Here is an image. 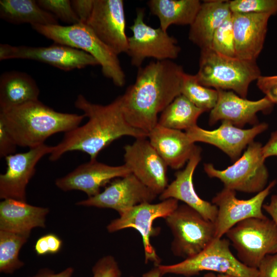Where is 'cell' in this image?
I'll return each mask as SVG.
<instances>
[{"label":"cell","instance_id":"obj_1","mask_svg":"<svg viewBox=\"0 0 277 277\" xmlns=\"http://www.w3.org/2000/svg\"><path fill=\"white\" fill-rule=\"evenodd\" d=\"M185 73L171 60L152 61L140 67L134 84L120 96L128 123L149 133L158 123L159 113L181 94Z\"/></svg>","mask_w":277,"mask_h":277},{"label":"cell","instance_id":"obj_2","mask_svg":"<svg viewBox=\"0 0 277 277\" xmlns=\"http://www.w3.org/2000/svg\"><path fill=\"white\" fill-rule=\"evenodd\" d=\"M74 106L88 120L84 125L65 133L62 140L53 146L49 157L51 161H57L72 151L85 152L90 160H94L103 149L123 136L136 139L148 137V133L132 127L126 121L120 96L108 104L101 105L91 103L80 94Z\"/></svg>","mask_w":277,"mask_h":277},{"label":"cell","instance_id":"obj_3","mask_svg":"<svg viewBox=\"0 0 277 277\" xmlns=\"http://www.w3.org/2000/svg\"><path fill=\"white\" fill-rule=\"evenodd\" d=\"M85 117L56 111L39 100L0 110V121L17 146L29 149L45 144L53 134L72 130Z\"/></svg>","mask_w":277,"mask_h":277},{"label":"cell","instance_id":"obj_4","mask_svg":"<svg viewBox=\"0 0 277 277\" xmlns=\"http://www.w3.org/2000/svg\"><path fill=\"white\" fill-rule=\"evenodd\" d=\"M37 32L57 44L82 50L92 56L101 67L104 76L116 86L126 82L125 74L118 55L103 43L86 24L82 22L62 26L34 25Z\"/></svg>","mask_w":277,"mask_h":277},{"label":"cell","instance_id":"obj_5","mask_svg":"<svg viewBox=\"0 0 277 277\" xmlns=\"http://www.w3.org/2000/svg\"><path fill=\"white\" fill-rule=\"evenodd\" d=\"M199 82L215 89L231 90L246 98L250 83L261 76L256 61H248L221 54L211 48L201 50Z\"/></svg>","mask_w":277,"mask_h":277},{"label":"cell","instance_id":"obj_6","mask_svg":"<svg viewBox=\"0 0 277 277\" xmlns=\"http://www.w3.org/2000/svg\"><path fill=\"white\" fill-rule=\"evenodd\" d=\"M230 243L225 238H215L198 254L172 265L156 266L163 276L167 273L186 277L197 275L203 271L237 277H259L258 269L248 267L232 253Z\"/></svg>","mask_w":277,"mask_h":277},{"label":"cell","instance_id":"obj_7","mask_svg":"<svg viewBox=\"0 0 277 277\" xmlns=\"http://www.w3.org/2000/svg\"><path fill=\"white\" fill-rule=\"evenodd\" d=\"M225 234L238 260L248 267L258 269L265 256L277 253V224L272 219L243 220Z\"/></svg>","mask_w":277,"mask_h":277},{"label":"cell","instance_id":"obj_8","mask_svg":"<svg viewBox=\"0 0 277 277\" xmlns=\"http://www.w3.org/2000/svg\"><path fill=\"white\" fill-rule=\"evenodd\" d=\"M165 220L173 236L171 250L175 256H193L215 239L214 223L185 204L179 205Z\"/></svg>","mask_w":277,"mask_h":277},{"label":"cell","instance_id":"obj_9","mask_svg":"<svg viewBox=\"0 0 277 277\" xmlns=\"http://www.w3.org/2000/svg\"><path fill=\"white\" fill-rule=\"evenodd\" d=\"M262 145L252 142L241 157L224 170L216 169L209 163L204 164L205 172L210 177L219 179L224 187L248 193H258L267 186L269 177L262 152Z\"/></svg>","mask_w":277,"mask_h":277},{"label":"cell","instance_id":"obj_10","mask_svg":"<svg viewBox=\"0 0 277 277\" xmlns=\"http://www.w3.org/2000/svg\"><path fill=\"white\" fill-rule=\"evenodd\" d=\"M144 16V9L138 8L133 23L129 27L132 34L128 37L126 53L130 57L131 65L140 68L147 58L156 61L176 58L181 51L176 39L160 27L154 28L146 24Z\"/></svg>","mask_w":277,"mask_h":277},{"label":"cell","instance_id":"obj_11","mask_svg":"<svg viewBox=\"0 0 277 277\" xmlns=\"http://www.w3.org/2000/svg\"><path fill=\"white\" fill-rule=\"evenodd\" d=\"M179 206V201L168 199L156 204L144 203L128 209L112 220L107 226L109 232H114L127 228H133L142 237L145 253V262H152L154 267L160 264L161 260L151 244L150 238L159 233V228L153 227V222L157 218H165Z\"/></svg>","mask_w":277,"mask_h":277},{"label":"cell","instance_id":"obj_12","mask_svg":"<svg viewBox=\"0 0 277 277\" xmlns=\"http://www.w3.org/2000/svg\"><path fill=\"white\" fill-rule=\"evenodd\" d=\"M23 59L44 63L68 71L99 65L89 54L64 45L54 43L47 47L0 44V60Z\"/></svg>","mask_w":277,"mask_h":277},{"label":"cell","instance_id":"obj_13","mask_svg":"<svg viewBox=\"0 0 277 277\" xmlns=\"http://www.w3.org/2000/svg\"><path fill=\"white\" fill-rule=\"evenodd\" d=\"M276 183L275 180L272 181L263 190L248 200L236 198L235 191L225 187L218 192L212 199V203L218 209L214 222L215 238H222L231 228L243 220L267 217L262 211L263 203Z\"/></svg>","mask_w":277,"mask_h":277},{"label":"cell","instance_id":"obj_14","mask_svg":"<svg viewBox=\"0 0 277 277\" xmlns=\"http://www.w3.org/2000/svg\"><path fill=\"white\" fill-rule=\"evenodd\" d=\"M86 24L116 54L127 53L128 37L123 0H94Z\"/></svg>","mask_w":277,"mask_h":277},{"label":"cell","instance_id":"obj_15","mask_svg":"<svg viewBox=\"0 0 277 277\" xmlns=\"http://www.w3.org/2000/svg\"><path fill=\"white\" fill-rule=\"evenodd\" d=\"M146 138H136L124 147V164L144 185L160 195L168 185V166Z\"/></svg>","mask_w":277,"mask_h":277},{"label":"cell","instance_id":"obj_16","mask_svg":"<svg viewBox=\"0 0 277 277\" xmlns=\"http://www.w3.org/2000/svg\"><path fill=\"white\" fill-rule=\"evenodd\" d=\"M52 150L53 146L43 144L26 152L5 157L7 169L0 175V198L26 202L27 186L35 173L37 164Z\"/></svg>","mask_w":277,"mask_h":277},{"label":"cell","instance_id":"obj_17","mask_svg":"<svg viewBox=\"0 0 277 277\" xmlns=\"http://www.w3.org/2000/svg\"><path fill=\"white\" fill-rule=\"evenodd\" d=\"M157 195L130 173L114 180L103 192L79 201L76 205L112 209L120 215L140 204L151 203Z\"/></svg>","mask_w":277,"mask_h":277},{"label":"cell","instance_id":"obj_18","mask_svg":"<svg viewBox=\"0 0 277 277\" xmlns=\"http://www.w3.org/2000/svg\"><path fill=\"white\" fill-rule=\"evenodd\" d=\"M220 126L213 130H208L197 125L186 130L191 142H200L212 145L225 153L233 161L241 156L242 151L259 134L266 130V123H259L249 129H244L234 126L228 121H222Z\"/></svg>","mask_w":277,"mask_h":277},{"label":"cell","instance_id":"obj_19","mask_svg":"<svg viewBox=\"0 0 277 277\" xmlns=\"http://www.w3.org/2000/svg\"><path fill=\"white\" fill-rule=\"evenodd\" d=\"M131 173L125 165L110 166L96 160L82 164L63 177L55 180V185L64 191L73 190L85 192L88 197L100 193V189L110 180Z\"/></svg>","mask_w":277,"mask_h":277},{"label":"cell","instance_id":"obj_20","mask_svg":"<svg viewBox=\"0 0 277 277\" xmlns=\"http://www.w3.org/2000/svg\"><path fill=\"white\" fill-rule=\"evenodd\" d=\"M219 96L215 106L210 111L209 124L219 121H228L235 127L242 128L246 124H258L256 114L260 111L268 112L274 104L267 97L250 101L237 95L232 91L216 89Z\"/></svg>","mask_w":277,"mask_h":277},{"label":"cell","instance_id":"obj_21","mask_svg":"<svg viewBox=\"0 0 277 277\" xmlns=\"http://www.w3.org/2000/svg\"><path fill=\"white\" fill-rule=\"evenodd\" d=\"M201 149L196 146L185 168L175 173V179L167 186L159 198L161 201L172 198L183 201L198 211L204 217L214 223L217 214V207L212 203L202 199L197 194L193 186V173L201 160Z\"/></svg>","mask_w":277,"mask_h":277},{"label":"cell","instance_id":"obj_22","mask_svg":"<svg viewBox=\"0 0 277 277\" xmlns=\"http://www.w3.org/2000/svg\"><path fill=\"white\" fill-rule=\"evenodd\" d=\"M268 14L232 13L236 57L256 61L266 38Z\"/></svg>","mask_w":277,"mask_h":277},{"label":"cell","instance_id":"obj_23","mask_svg":"<svg viewBox=\"0 0 277 277\" xmlns=\"http://www.w3.org/2000/svg\"><path fill=\"white\" fill-rule=\"evenodd\" d=\"M48 208L33 206L14 199L0 203V230L29 238L36 227L44 228Z\"/></svg>","mask_w":277,"mask_h":277},{"label":"cell","instance_id":"obj_24","mask_svg":"<svg viewBox=\"0 0 277 277\" xmlns=\"http://www.w3.org/2000/svg\"><path fill=\"white\" fill-rule=\"evenodd\" d=\"M149 141L166 165L179 169L188 162L196 146L186 132L159 124L149 132Z\"/></svg>","mask_w":277,"mask_h":277},{"label":"cell","instance_id":"obj_25","mask_svg":"<svg viewBox=\"0 0 277 277\" xmlns=\"http://www.w3.org/2000/svg\"><path fill=\"white\" fill-rule=\"evenodd\" d=\"M229 1H207L190 26L189 39L200 49L211 48L214 33L231 14Z\"/></svg>","mask_w":277,"mask_h":277},{"label":"cell","instance_id":"obj_26","mask_svg":"<svg viewBox=\"0 0 277 277\" xmlns=\"http://www.w3.org/2000/svg\"><path fill=\"white\" fill-rule=\"evenodd\" d=\"M39 92L35 81L28 74L5 72L0 76V110L38 100Z\"/></svg>","mask_w":277,"mask_h":277},{"label":"cell","instance_id":"obj_27","mask_svg":"<svg viewBox=\"0 0 277 277\" xmlns=\"http://www.w3.org/2000/svg\"><path fill=\"white\" fill-rule=\"evenodd\" d=\"M201 4L199 0H150L147 2L151 14L159 19L160 27L166 32L172 25L190 26Z\"/></svg>","mask_w":277,"mask_h":277},{"label":"cell","instance_id":"obj_28","mask_svg":"<svg viewBox=\"0 0 277 277\" xmlns=\"http://www.w3.org/2000/svg\"><path fill=\"white\" fill-rule=\"evenodd\" d=\"M0 17L11 24L32 25H58L52 14L41 8L34 0H1Z\"/></svg>","mask_w":277,"mask_h":277},{"label":"cell","instance_id":"obj_29","mask_svg":"<svg viewBox=\"0 0 277 277\" xmlns=\"http://www.w3.org/2000/svg\"><path fill=\"white\" fill-rule=\"evenodd\" d=\"M204 112L180 94L161 112L158 124L170 129L187 130L197 125L199 117Z\"/></svg>","mask_w":277,"mask_h":277},{"label":"cell","instance_id":"obj_30","mask_svg":"<svg viewBox=\"0 0 277 277\" xmlns=\"http://www.w3.org/2000/svg\"><path fill=\"white\" fill-rule=\"evenodd\" d=\"M29 238L0 230V272L12 274L24 263L19 259V252Z\"/></svg>","mask_w":277,"mask_h":277},{"label":"cell","instance_id":"obj_31","mask_svg":"<svg viewBox=\"0 0 277 277\" xmlns=\"http://www.w3.org/2000/svg\"><path fill=\"white\" fill-rule=\"evenodd\" d=\"M181 94L185 96L197 107L205 111H211L215 106L219 93L216 89L201 85L195 75L185 73Z\"/></svg>","mask_w":277,"mask_h":277},{"label":"cell","instance_id":"obj_32","mask_svg":"<svg viewBox=\"0 0 277 277\" xmlns=\"http://www.w3.org/2000/svg\"><path fill=\"white\" fill-rule=\"evenodd\" d=\"M211 48L223 55L236 57L232 14L214 33Z\"/></svg>","mask_w":277,"mask_h":277},{"label":"cell","instance_id":"obj_33","mask_svg":"<svg viewBox=\"0 0 277 277\" xmlns=\"http://www.w3.org/2000/svg\"><path fill=\"white\" fill-rule=\"evenodd\" d=\"M229 5L232 13H277V0H233Z\"/></svg>","mask_w":277,"mask_h":277},{"label":"cell","instance_id":"obj_34","mask_svg":"<svg viewBox=\"0 0 277 277\" xmlns=\"http://www.w3.org/2000/svg\"><path fill=\"white\" fill-rule=\"evenodd\" d=\"M39 6L56 18L70 25L80 22L69 0H38Z\"/></svg>","mask_w":277,"mask_h":277},{"label":"cell","instance_id":"obj_35","mask_svg":"<svg viewBox=\"0 0 277 277\" xmlns=\"http://www.w3.org/2000/svg\"><path fill=\"white\" fill-rule=\"evenodd\" d=\"M92 277H122V272L115 258L108 255L100 258L92 267Z\"/></svg>","mask_w":277,"mask_h":277},{"label":"cell","instance_id":"obj_36","mask_svg":"<svg viewBox=\"0 0 277 277\" xmlns=\"http://www.w3.org/2000/svg\"><path fill=\"white\" fill-rule=\"evenodd\" d=\"M259 89L277 106V75L260 76L256 80Z\"/></svg>","mask_w":277,"mask_h":277},{"label":"cell","instance_id":"obj_37","mask_svg":"<svg viewBox=\"0 0 277 277\" xmlns=\"http://www.w3.org/2000/svg\"><path fill=\"white\" fill-rule=\"evenodd\" d=\"M17 146L15 141L0 121V156L5 157L15 153Z\"/></svg>","mask_w":277,"mask_h":277},{"label":"cell","instance_id":"obj_38","mask_svg":"<svg viewBox=\"0 0 277 277\" xmlns=\"http://www.w3.org/2000/svg\"><path fill=\"white\" fill-rule=\"evenodd\" d=\"M258 269L259 277H277V253L265 256Z\"/></svg>","mask_w":277,"mask_h":277},{"label":"cell","instance_id":"obj_39","mask_svg":"<svg viewBox=\"0 0 277 277\" xmlns=\"http://www.w3.org/2000/svg\"><path fill=\"white\" fill-rule=\"evenodd\" d=\"M71 3L80 22L86 23L91 14L94 0H72Z\"/></svg>","mask_w":277,"mask_h":277},{"label":"cell","instance_id":"obj_40","mask_svg":"<svg viewBox=\"0 0 277 277\" xmlns=\"http://www.w3.org/2000/svg\"><path fill=\"white\" fill-rule=\"evenodd\" d=\"M262 152L265 159L277 156V130L271 133L269 140L262 147Z\"/></svg>","mask_w":277,"mask_h":277},{"label":"cell","instance_id":"obj_41","mask_svg":"<svg viewBox=\"0 0 277 277\" xmlns=\"http://www.w3.org/2000/svg\"><path fill=\"white\" fill-rule=\"evenodd\" d=\"M74 272L72 267H69L58 273H54L48 269H43L33 276L30 277H71Z\"/></svg>","mask_w":277,"mask_h":277},{"label":"cell","instance_id":"obj_42","mask_svg":"<svg viewBox=\"0 0 277 277\" xmlns=\"http://www.w3.org/2000/svg\"><path fill=\"white\" fill-rule=\"evenodd\" d=\"M45 236L47 241L49 253L55 254L58 252L62 247V240L53 233H49Z\"/></svg>","mask_w":277,"mask_h":277},{"label":"cell","instance_id":"obj_43","mask_svg":"<svg viewBox=\"0 0 277 277\" xmlns=\"http://www.w3.org/2000/svg\"><path fill=\"white\" fill-rule=\"evenodd\" d=\"M263 209L271 217L277 224V194L271 196L270 201L267 204H264Z\"/></svg>","mask_w":277,"mask_h":277},{"label":"cell","instance_id":"obj_44","mask_svg":"<svg viewBox=\"0 0 277 277\" xmlns=\"http://www.w3.org/2000/svg\"><path fill=\"white\" fill-rule=\"evenodd\" d=\"M34 248L37 255H42L49 253L47 241L45 235L39 238L37 240Z\"/></svg>","mask_w":277,"mask_h":277},{"label":"cell","instance_id":"obj_45","mask_svg":"<svg viewBox=\"0 0 277 277\" xmlns=\"http://www.w3.org/2000/svg\"><path fill=\"white\" fill-rule=\"evenodd\" d=\"M215 276V275L213 273H212V272H209L204 275L203 277ZM142 277H162V275L161 274L158 268L157 267H154L152 269L143 273L142 275Z\"/></svg>","mask_w":277,"mask_h":277},{"label":"cell","instance_id":"obj_46","mask_svg":"<svg viewBox=\"0 0 277 277\" xmlns=\"http://www.w3.org/2000/svg\"><path fill=\"white\" fill-rule=\"evenodd\" d=\"M215 277H237L235 276L229 275V274H219L217 275H215Z\"/></svg>","mask_w":277,"mask_h":277},{"label":"cell","instance_id":"obj_47","mask_svg":"<svg viewBox=\"0 0 277 277\" xmlns=\"http://www.w3.org/2000/svg\"><path fill=\"white\" fill-rule=\"evenodd\" d=\"M130 277H134V276H130Z\"/></svg>","mask_w":277,"mask_h":277}]
</instances>
